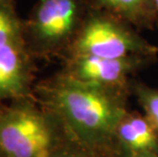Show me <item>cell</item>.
I'll use <instances>...</instances> for the list:
<instances>
[{
  "instance_id": "obj_11",
  "label": "cell",
  "mask_w": 158,
  "mask_h": 157,
  "mask_svg": "<svg viewBox=\"0 0 158 157\" xmlns=\"http://www.w3.org/2000/svg\"><path fill=\"white\" fill-rule=\"evenodd\" d=\"M52 157H116L113 155L105 154L98 151H94L87 147L79 144L77 141L70 142L61 150L55 153Z\"/></svg>"
},
{
  "instance_id": "obj_1",
  "label": "cell",
  "mask_w": 158,
  "mask_h": 157,
  "mask_svg": "<svg viewBox=\"0 0 158 157\" xmlns=\"http://www.w3.org/2000/svg\"><path fill=\"white\" fill-rule=\"evenodd\" d=\"M130 96L83 83L61 72L37 82L34 89L35 99L61 119L79 144L116 157L114 132L129 110Z\"/></svg>"
},
{
  "instance_id": "obj_10",
  "label": "cell",
  "mask_w": 158,
  "mask_h": 157,
  "mask_svg": "<svg viewBox=\"0 0 158 157\" xmlns=\"http://www.w3.org/2000/svg\"><path fill=\"white\" fill-rule=\"evenodd\" d=\"M131 94L135 96L138 104L143 110V114L158 130V88L133 80Z\"/></svg>"
},
{
  "instance_id": "obj_6",
  "label": "cell",
  "mask_w": 158,
  "mask_h": 157,
  "mask_svg": "<svg viewBox=\"0 0 158 157\" xmlns=\"http://www.w3.org/2000/svg\"><path fill=\"white\" fill-rule=\"evenodd\" d=\"M36 59L26 44L0 46V100L13 101L34 97Z\"/></svg>"
},
{
  "instance_id": "obj_12",
  "label": "cell",
  "mask_w": 158,
  "mask_h": 157,
  "mask_svg": "<svg viewBox=\"0 0 158 157\" xmlns=\"http://www.w3.org/2000/svg\"><path fill=\"white\" fill-rule=\"evenodd\" d=\"M120 157H158V153L145 154V155H129V156H120Z\"/></svg>"
},
{
  "instance_id": "obj_2",
  "label": "cell",
  "mask_w": 158,
  "mask_h": 157,
  "mask_svg": "<svg viewBox=\"0 0 158 157\" xmlns=\"http://www.w3.org/2000/svg\"><path fill=\"white\" fill-rule=\"evenodd\" d=\"M73 141L63 122L35 97L0 105L2 157H52Z\"/></svg>"
},
{
  "instance_id": "obj_4",
  "label": "cell",
  "mask_w": 158,
  "mask_h": 157,
  "mask_svg": "<svg viewBox=\"0 0 158 157\" xmlns=\"http://www.w3.org/2000/svg\"><path fill=\"white\" fill-rule=\"evenodd\" d=\"M134 55L158 56V47L148 42L124 19L91 7L82 28L61 58H123Z\"/></svg>"
},
{
  "instance_id": "obj_8",
  "label": "cell",
  "mask_w": 158,
  "mask_h": 157,
  "mask_svg": "<svg viewBox=\"0 0 158 157\" xmlns=\"http://www.w3.org/2000/svg\"><path fill=\"white\" fill-rule=\"evenodd\" d=\"M92 8L124 19L139 31L157 25L153 0H87Z\"/></svg>"
},
{
  "instance_id": "obj_13",
  "label": "cell",
  "mask_w": 158,
  "mask_h": 157,
  "mask_svg": "<svg viewBox=\"0 0 158 157\" xmlns=\"http://www.w3.org/2000/svg\"><path fill=\"white\" fill-rule=\"evenodd\" d=\"M153 3H154V7H155L156 15H157V26H158V0H153Z\"/></svg>"
},
{
  "instance_id": "obj_3",
  "label": "cell",
  "mask_w": 158,
  "mask_h": 157,
  "mask_svg": "<svg viewBox=\"0 0 158 157\" xmlns=\"http://www.w3.org/2000/svg\"><path fill=\"white\" fill-rule=\"evenodd\" d=\"M90 8L87 0H38L23 19V38L33 57H62Z\"/></svg>"
},
{
  "instance_id": "obj_16",
  "label": "cell",
  "mask_w": 158,
  "mask_h": 157,
  "mask_svg": "<svg viewBox=\"0 0 158 157\" xmlns=\"http://www.w3.org/2000/svg\"><path fill=\"white\" fill-rule=\"evenodd\" d=\"M0 157H2V155H1V154H0Z\"/></svg>"
},
{
  "instance_id": "obj_5",
  "label": "cell",
  "mask_w": 158,
  "mask_h": 157,
  "mask_svg": "<svg viewBox=\"0 0 158 157\" xmlns=\"http://www.w3.org/2000/svg\"><path fill=\"white\" fill-rule=\"evenodd\" d=\"M156 60L157 56L144 55L123 58L69 56L63 58V68L60 72L87 84L131 93L134 76Z\"/></svg>"
},
{
  "instance_id": "obj_15",
  "label": "cell",
  "mask_w": 158,
  "mask_h": 157,
  "mask_svg": "<svg viewBox=\"0 0 158 157\" xmlns=\"http://www.w3.org/2000/svg\"><path fill=\"white\" fill-rule=\"evenodd\" d=\"M2 103H3V101H1V100H0V105H1V104H2Z\"/></svg>"
},
{
  "instance_id": "obj_9",
  "label": "cell",
  "mask_w": 158,
  "mask_h": 157,
  "mask_svg": "<svg viewBox=\"0 0 158 157\" xmlns=\"http://www.w3.org/2000/svg\"><path fill=\"white\" fill-rule=\"evenodd\" d=\"M26 44L23 19L15 11V3L0 5V46Z\"/></svg>"
},
{
  "instance_id": "obj_14",
  "label": "cell",
  "mask_w": 158,
  "mask_h": 157,
  "mask_svg": "<svg viewBox=\"0 0 158 157\" xmlns=\"http://www.w3.org/2000/svg\"><path fill=\"white\" fill-rule=\"evenodd\" d=\"M11 3H13V0H0V5L11 4Z\"/></svg>"
},
{
  "instance_id": "obj_7",
  "label": "cell",
  "mask_w": 158,
  "mask_h": 157,
  "mask_svg": "<svg viewBox=\"0 0 158 157\" xmlns=\"http://www.w3.org/2000/svg\"><path fill=\"white\" fill-rule=\"evenodd\" d=\"M114 148L119 157L158 153V130L143 113L129 109L116 126Z\"/></svg>"
}]
</instances>
